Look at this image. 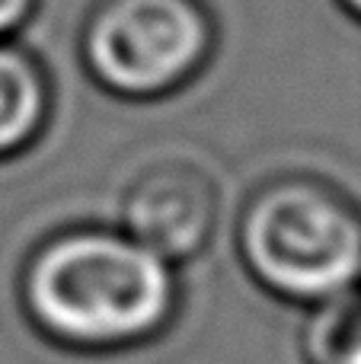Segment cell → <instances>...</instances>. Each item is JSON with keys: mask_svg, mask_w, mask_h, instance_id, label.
Returning a JSON list of instances; mask_svg holds the SVG:
<instances>
[{"mask_svg": "<svg viewBox=\"0 0 361 364\" xmlns=\"http://www.w3.org/2000/svg\"><path fill=\"white\" fill-rule=\"evenodd\" d=\"M237 252L272 297L317 307L361 288V211L330 182L275 179L243 208Z\"/></svg>", "mask_w": 361, "mask_h": 364, "instance_id": "cell-2", "label": "cell"}, {"mask_svg": "<svg viewBox=\"0 0 361 364\" xmlns=\"http://www.w3.org/2000/svg\"><path fill=\"white\" fill-rule=\"evenodd\" d=\"M202 0H99L83 19L80 61L119 100L151 102L183 90L215 51Z\"/></svg>", "mask_w": 361, "mask_h": 364, "instance_id": "cell-3", "label": "cell"}, {"mask_svg": "<svg viewBox=\"0 0 361 364\" xmlns=\"http://www.w3.org/2000/svg\"><path fill=\"white\" fill-rule=\"evenodd\" d=\"M336 4L343 6L352 19H358V23H361V0H336Z\"/></svg>", "mask_w": 361, "mask_h": 364, "instance_id": "cell-8", "label": "cell"}, {"mask_svg": "<svg viewBox=\"0 0 361 364\" xmlns=\"http://www.w3.org/2000/svg\"><path fill=\"white\" fill-rule=\"evenodd\" d=\"M51 115V83L29 48L0 42V160L26 154Z\"/></svg>", "mask_w": 361, "mask_h": 364, "instance_id": "cell-5", "label": "cell"}, {"mask_svg": "<svg viewBox=\"0 0 361 364\" xmlns=\"http://www.w3.org/2000/svg\"><path fill=\"white\" fill-rule=\"evenodd\" d=\"M19 304L51 346L74 355H119L170 329L179 275L119 227H70L29 252Z\"/></svg>", "mask_w": 361, "mask_h": 364, "instance_id": "cell-1", "label": "cell"}, {"mask_svg": "<svg viewBox=\"0 0 361 364\" xmlns=\"http://www.w3.org/2000/svg\"><path fill=\"white\" fill-rule=\"evenodd\" d=\"M301 348L307 364H361V291L311 307Z\"/></svg>", "mask_w": 361, "mask_h": 364, "instance_id": "cell-6", "label": "cell"}, {"mask_svg": "<svg viewBox=\"0 0 361 364\" xmlns=\"http://www.w3.org/2000/svg\"><path fill=\"white\" fill-rule=\"evenodd\" d=\"M38 0H0V42L16 38V32L32 19Z\"/></svg>", "mask_w": 361, "mask_h": 364, "instance_id": "cell-7", "label": "cell"}, {"mask_svg": "<svg viewBox=\"0 0 361 364\" xmlns=\"http://www.w3.org/2000/svg\"><path fill=\"white\" fill-rule=\"evenodd\" d=\"M221 214L215 179L192 164L138 173L119 201V230L179 265L208 246Z\"/></svg>", "mask_w": 361, "mask_h": 364, "instance_id": "cell-4", "label": "cell"}]
</instances>
